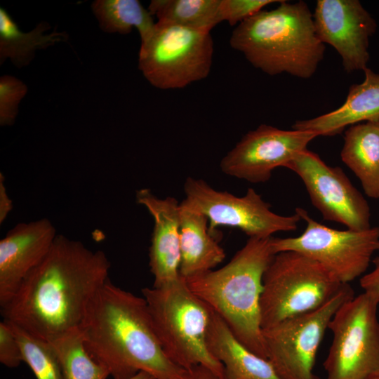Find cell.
<instances>
[{
	"label": "cell",
	"mask_w": 379,
	"mask_h": 379,
	"mask_svg": "<svg viewBox=\"0 0 379 379\" xmlns=\"http://www.w3.org/2000/svg\"><path fill=\"white\" fill-rule=\"evenodd\" d=\"M340 157L359 180L366 195L379 199V121L350 126Z\"/></svg>",
	"instance_id": "ffe728a7"
},
{
	"label": "cell",
	"mask_w": 379,
	"mask_h": 379,
	"mask_svg": "<svg viewBox=\"0 0 379 379\" xmlns=\"http://www.w3.org/2000/svg\"><path fill=\"white\" fill-rule=\"evenodd\" d=\"M180 274L188 279L213 270L225 258L217 237L208 230L203 214L180 203Z\"/></svg>",
	"instance_id": "d6986e66"
},
{
	"label": "cell",
	"mask_w": 379,
	"mask_h": 379,
	"mask_svg": "<svg viewBox=\"0 0 379 379\" xmlns=\"http://www.w3.org/2000/svg\"><path fill=\"white\" fill-rule=\"evenodd\" d=\"M286 168L302 180L312 204L324 220L353 230L371 227L368 202L341 168L327 165L308 149L298 154Z\"/></svg>",
	"instance_id": "7c38bea8"
},
{
	"label": "cell",
	"mask_w": 379,
	"mask_h": 379,
	"mask_svg": "<svg viewBox=\"0 0 379 379\" xmlns=\"http://www.w3.org/2000/svg\"><path fill=\"white\" fill-rule=\"evenodd\" d=\"M91 8L102 31L127 34L135 28L141 42L150 36L156 23L138 0H95Z\"/></svg>",
	"instance_id": "7402d4cb"
},
{
	"label": "cell",
	"mask_w": 379,
	"mask_h": 379,
	"mask_svg": "<svg viewBox=\"0 0 379 379\" xmlns=\"http://www.w3.org/2000/svg\"><path fill=\"white\" fill-rule=\"evenodd\" d=\"M187 379H222L210 368L198 365L188 370Z\"/></svg>",
	"instance_id": "4dcf8cb0"
},
{
	"label": "cell",
	"mask_w": 379,
	"mask_h": 379,
	"mask_svg": "<svg viewBox=\"0 0 379 379\" xmlns=\"http://www.w3.org/2000/svg\"><path fill=\"white\" fill-rule=\"evenodd\" d=\"M0 362L8 368L18 367L23 362V356L18 339L9 323L0 322Z\"/></svg>",
	"instance_id": "83f0119b"
},
{
	"label": "cell",
	"mask_w": 379,
	"mask_h": 379,
	"mask_svg": "<svg viewBox=\"0 0 379 379\" xmlns=\"http://www.w3.org/2000/svg\"><path fill=\"white\" fill-rule=\"evenodd\" d=\"M378 304L364 292L335 312L328 325L333 340L323 364L326 379L379 376Z\"/></svg>",
	"instance_id": "ba28073f"
},
{
	"label": "cell",
	"mask_w": 379,
	"mask_h": 379,
	"mask_svg": "<svg viewBox=\"0 0 379 379\" xmlns=\"http://www.w3.org/2000/svg\"><path fill=\"white\" fill-rule=\"evenodd\" d=\"M136 200L147 208L154 220L149 265L154 277L153 287H161L181 277L180 203L171 197L159 198L147 188L137 191Z\"/></svg>",
	"instance_id": "2e32d148"
},
{
	"label": "cell",
	"mask_w": 379,
	"mask_h": 379,
	"mask_svg": "<svg viewBox=\"0 0 379 379\" xmlns=\"http://www.w3.org/2000/svg\"><path fill=\"white\" fill-rule=\"evenodd\" d=\"M48 342L57 357L63 379H107L110 376L108 370L87 350L80 327Z\"/></svg>",
	"instance_id": "cb8c5ba5"
},
{
	"label": "cell",
	"mask_w": 379,
	"mask_h": 379,
	"mask_svg": "<svg viewBox=\"0 0 379 379\" xmlns=\"http://www.w3.org/2000/svg\"><path fill=\"white\" fill-rule=\"evenodd\" d=\"M222 0H152L147 9L157 22L211 32L222 22Z\"/></svg>",
	"instance_id": "603a6c76"
},
{
	"label": "cell",
	"mask_w": 379,
	"mask_h": 379,
	"mask_svg": "<svg viewBox=\"0 0 379 379\" xmlns=\"http://www.w3.org/2000/svg\"><path fill=\"white\" fill-rule=\"evenodd\" d=\"M8 322L21 347L23 362L28 365L36 378L63 379L60 366L50 343Z\"/></svg>",
	"instance_id": "d4e9b609"
},
{
	"label": "cell",
	"mask_w": 379,
	"mask_h": 379,
	"mask_svg": "<svg viewBox=\"0 0 379 379\" xmlns=\"http://www.w3.org/2000/svg\"><path fill=\"white\" fill-rule=\"evenodd\" d=\"M373 269L360 279V286L364 292L379 302V256L372 260Z\"/></svg>",
	"instance_id": "f1b7e54d"
},
{
	"label": "cell",
	"mask_w": 379,
	"mask_h": 379,
	"mask_svg": "<svg viewBox=\"0 0 379 379\" xmlns=\"http://www.w3.org/2000/svg\"><path fill=\"white\" fill-rule=\"evenodd\" d=\"M185 198L180 204L205 215L208 230L216 237L217 228H237L250 237L269 238L278 232L295 231L302 220L295 212L281 215L253 188L245 195L237 197L218 191L201 179L188 177L184 184Z\"/></svg>",
	"instance_id": "30bf717a"
},
{
	"label": "cell",
	"mask_w": 379,
	"mask_h": 379,
	"mask_svg": "<svg viewBox=\"0 0 379 379\" xmlns=\"http://www.w3.org/2000/svg\"><path fill=\"white\" fill-rule=\"evenodd\" d=\"M230 44L269 75L287 73L301 79L314 75L325 52L313 14L302 0H282L276 8L262 10L245 20L232 31Z\"/></svg>",
	"instance_id": "3957f363"
},
{
	"label": "cell",
	"mask_w": 379,
	"mask_h": 379,
	"mask_svg": "<svg viewBox=\"0 0 379 379\" xmlns=\"http://www.w3.org/2000/svg\"><path fill=\"white\" fill-rule=\"evenodd\" d=\"M51 25L41 21L31 31H22L8 11L0 8V65L9 59L18 68L27 66L34 60L36 51L46 49L60 42H67L66 32L55 29L48 34Z\"/></svg>",
	"instance_id": "44dd1931"
},
{
	"label": "cell",
	"mask_w": 379,
	"mask_h": 379,
	"mask_svg": "<svg viewBox=\"0 0 379 379\" xmlns=\"http://www.w3.org/2000/svg\"><path fill=\"white\" fill-rule=\"evenodd\" d=\"M47 218L21 222L0 241V307L14 296L27 275L44 260L56 237Z\"/></svg>",
	"instance_id": "9a60e30c"
},
{
	"label": "cell",
	"mask_w": 379,
	"mask_h": 379,
	"mask_svg": "<svg viewBox=\"0 0 379 379\" xmlns=\"http://www.w3.org/2000/svg\"><path fill=\"white\" fill-rule=\"evenodd\" d=\"M282 0H222L221 15L223 21L231 26L239 25L261 11L267 5Z\"/></svg>",
	"instance_id": "4316f807"
},
{
	"label": "cell",
	"mask_w": 379,
	"mask_h": 379,
	"mask_svg": "<svg viewBox=\"0 0 379 379\" xmlns=\"http://www.w3.org/2000/svg\"><path fill=\"white\" fill-rule=\"evenodd\" d=\"M313 20L318 38L335 49L346 72L367 67L369 39L377 24L359 1L318 0Z\"/></svg>",
	"instance_id": "5bb4252c"
},
{
	"label": "cell",
	"mask_w": 379,
	"mask_h": 379,
	"mask_svg": "<svg viewBox=\"0 0 379 379\" xmlns=\"http://www.w3.org/2000/svg\"><path fill=\"white\" fill-rule=\"evenodd\" d=\"M105 253L58 234L44 260L27 275L1 313L32 335L49 341L81 327L109 279Z\"/></svg>",
	"instance_id": "6da1fadb"
},
{
	"label": "cell",
	"mask_w": 379,
	"mask_h": 379,
	"mask_svg": "<svg viewBox=\"0 0 379 379\" xmlns=\"http://www.w3.org/2000/svg\"><path fill=\"white\" fill-rule=\"evenodd\" d=\"M13 208L12 201L6 192L4 178L0 173V223L2 224Z\"/></svg>",
	"instance_id": "f546056e"
},
{
	"label": "cell",
	"mask_w": 379,
	"mask_h": 379,
	"mask_svg": "<svg viewBox=\"0 0 379 379\" xmlns=\"http://www.w3.org/2000/svg\"><path fill=\"white\" fill-rule=\"evenodd\" d=\"M128 379H156L147 372L140 371Z\"/></svg>",
	"instance_id": "1f68e13d"
},
{
	"label": "cell",
	"mask_w": 379,
	"mask_h": 379,
	"mask_svg": "<svg viewBox=\"0 0 379 379\" xmlns=\"http://www.w3.org/2000/svg\"><path fill=\"white\" fill-rule=\"evenodd\" d=\"M213 55L211 32L157 21L141 42L138 69L155 88H182L208 77Z\"/></svg>",
	"instance_id": "52a82bcc"
},
{
	"label": "cell",
	"mask_w": 379,
	"mask_h": 379,
	"mask_svg": "<svg viewBox=\"0 0 379 379\" xmlns=\"http://www.w3.org/2000/svg\"><path fill=\"white\" fill-rule=\"evenodd\" d=\"M297 213L306 223L295 237L272 238L274 253L292 251L321 264L340 282L349 284L363 275L373 255L379 251V227L363 230H338L314 220L302 208Z\"/></svg>",
	"instance_id": "9c48e42d"
},
{
	"label": "cell",
	"mask_w": 379,
	"mask_h": 379,
	"mask_svg": "<svg viewBox=\"0 0 379 379\" xmlns=\"http://www.w3.org/2000/svg\"><path fill=\"white\" fill-rule=\"evenodd\" d=\"M156 334L169 359L190 370L202 365L224 379L221 363L211 354L206 334L211 308L189 288L185 279L142 290Z\"/></svg>",
	"instance_id": "5b68a950"
},
{
	"label": "cell",
	"mask_w": 379,
	"mask_h": 379,
	"mask_svg": "<svg viewBox=\"0 0 379 379\" xmlns=\"http://www.w3.org/2000/svg\"><path fill=\"white\" fill-rule=\"evenodd\" d=\"M371 379H379V376H377V377H375V378H373Z\"/></svg>",
	"instance_id": "d6a6232c"
},
{
	"label": "cell",
	"mask_w": 379,
	"mask_h": 379,
	"mask_svg": "<svg viewBox=\"0 0 379 379\" xmlns=\"http://www.w3.org/2000/svg\"><path fill=\"white\" fill-rule=\"evenodd\" d=\"M363 72L364 81L350 87L340 107L313 119L296 121L292 128L333 136L359 122L379 121V74L368 67Z\"/></svg>",
	"instance_id": "e0dca14e"
},
{
	"label": "cell",
	"mask_w": 379,
	"mask_h": 379,
	"mask_svg": "<svg viewBox=\"0 0 379 379\" xmlns=\"http://www.w3.org/2000/svg\"><path fill=\"white\" fill-rule=\"evenodd\" d=\"M269 238L250 237L222 267L185 279L192 292L251 352L267 359L260 317L264 273L274 253Z\"/></svg>",
	"instance_id": "277c9868"
},
{
	"label": "cell",
	"mask_w": 379,
	"mask_h": 379,
	"mask_svg": "<svg viewBox=\"0 0 379 379\" xmlns=\"http://www.w3.org/2000/svg\"><path fill=\"white\" fill-rule=\"evenodd\" d=\"M319 136L309 131L282 130L262 124L248 132L221 160L227 175L251 183L268 181L272 171L285 167Z\"/></svg>",
	"instance_id": "4fadbf2b"
},
{
	"label": "cell",
	"mask_w": 379,
	"mask_h": 379,
	"mask_svg": "<svg viewBox=\"0 0 379 379\" xmlns=\"http://www.w3.org/2000/svg\"><path fill=\"white\" fill-rule=\"evenodd\" d=\"M27 85L17 77L8 74L0 77V126L14 124L18 106L27 94Z\"/></svg>",
	"instance_id": "484cf974"
},
{
	"label": "cell",
	"mask_w": 379,
	"mask_h": 379,
	"mask_svg": "<svg viewBox=\"0 0 379 379\" xmlns=\"http://www.w3.org/2000/svg\"><path fill=\"white\" fill-rule=\"evenodd\" d=\"M80 328L87 350L113 379H128L140 371L156 379L187 378L188 370L165 354L145 299L109 279L96 294Z\"/></svg>",
	"instance_id": "7a4b0ae2"
},
{
	"label": "cell",
	"mask_w": 379,
	"mask_h": 379,
	"mask_svg": "<svg viewBox=\"0 0 379 379\" xmlns=\"http://www.w3.org/2000/svg\"><path fill=\"white\" fill-rule=\"evenodd\" d=\"M211 354L224 368V379H280L272 364L245 347L213 310L206 334Z\"/></svg>",
	"instance_id": "ac0fdd59"
},
{
	"label": "cell",
	"mask_w": 379,
	"mask_h": 379,
	"mask_svg": "<svg viewBox=\"0 0 379 379\" xmlns=\"http://www.w3.org/2000/svg\"><path fill=\"white\" fill-rule=\"evenodd\" d=\"M354 297L347 284L321 307L262 328L267 359L280 379H320L313 369L321 343L335 312Z\"/></svg>",
	"instance_id": "8fae6325"
},
{
	"label": "cell",
	"mask_w": 379,
	"mask_h": 379,
	"mask_svg": "<svg viewBox=\"0 0 379 379\" xmlns=\"http://www.w3.org/2000/svg\"><path fill=\"white\" fill-rule=\"evenodd\" d=\"M345 285L302 253L292 251L276 253L262 279V328L321 307Z\"/></svg>",
	"instance_id": "8992f818"
}]
</instances>
